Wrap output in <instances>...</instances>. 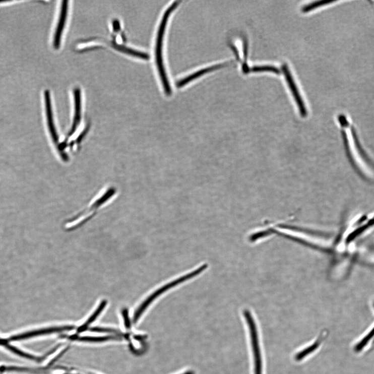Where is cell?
Instances as JSON below:
<instances>
[{"label": "cell", "instance_id": "8992f818", "mask_svg": "<svg viewBox=\"0 0 374 374\" xmlns=\"http://www.w3.org/2000/svg\"><path fill=\"white\" fill-rule=\"evenodd\" d=\"M232 61L230 62H227L224 63L223 64H220L218 65H216L213 66H211L209 68H206L205 69H203L200 71H198L188 77H186L184 78V79L180 80L177 83V86L178 88H180L183 86H184L185 84L186 83H188L191 81H193L195 79L201 76L203 74H207L208 73L211 72L213 71L218 70L220 69V68L224 67L225 66H226L227 65H229V64H231Z\"/></svg>", "mask_w": 374, "mask_h": 374}, {"label": "cell", "instance_id": "277c9868", "mask_svg": "<svg viewBox=\"0 0 374 374\" xmlns=\"http://www.w3.org/2000/svg\"><path fill=\"white\" fill-rule=\"evenodd\" d=\"M285 79L287 82L288 86L290 88L293 97L296 102L300 114L305 117L307 114V110L305 107L304 102L301 97L299 91L296 86L294 79L292 76L290 70L287 65L284 64L282 67Z\"/></svg>", "mask_w": 374, "mask_h": 374}, {"label": "cell", "instance_id": "ba28073f", "mask_svg": "<svg viewBox=\"0 0 374 374\" xmlns=\"http://www.w3.org/2000/svg\"><path fill=\"white\" fill-rule=\"evenodd\" d=\"M112 45L115 49L123 53L145 60L149 58V56L147 54L134 50L126 46L118 44L115 42L112 43Z\"/></svg>", "mask_w": 374, "mask_h": 374}, {"label": "cell", "instance_id": "7a4b0ae2", "mask_svg": "<svg viewBox=\"0 0 374 374\" xmlns=\"http://www.w3.org/2000/svg\"><path fill=\"white\" fill-rule=\"evenodd\" d=\"M208 268L207 264L203 265L197 269L192 272V273L186 274L185 276H182L177 279L169 282L167 284L161 287L158 290L156 291L154 293L151 294L140 306L139 308L136 310L133 318V321L136 324L139 319L141 318L142 315L143 314L144 311L148 307V306L154 301L157 298L160 296L161 294H163L169 289H171L175 286L182 283V282L187 280H190L192 278L199 275L203 271H205Z\"/></svg>", "mask_w": 374, "mask_h": 374}, {"label": "cell", "instance_id": "4fadbf2b", "mask_svg": "<svg viewBox=\"0 0 374 374\" xmlns=\"http://www.w3.org/2000/svg\"><path fill=\"white\" fill-rule=\"evenodd\" d=\"M334 2H335L333 1V0H321V1L315 2L303 7L302 9V11L304 13L308 12L319 7L330 4Z\"/></svg>", "mask_w": 374, "mask_h": 374}, {"label": "cell", "instance_id": "5b68a950", "mask_svg": "<svg viewBox=\"0 0 374 374\" xmlns=\"http://www.w3.org/2000/svg\"><path fill=\"white\" fill-rule=\"evenodd\" d=\"M69 6V1L65 0V1L62 2L59 21L53 40V46L55 49H58L60 45L62 33L66 22Z\"/></svg>", "mask_w": 374, "mask_h": 374}, {"label": "cell", "instance_id": "e0dca14e", "mask_svg": "<svg viewBox=\"0 0 374 374\" xmlns=\"http://www.w3.org/2000/svg\"><path fill=\"white\" fill-rule=\"evenodd\" d=\"M113 28L114 31L117 32L120 29V22L118 20H114L113 22Z\"/></svg>", "mask_w": 374, "mask_h": 374}, {"label": "cell", "instance_id": "ac0fdd59", "mask_svg": "<svg viewBox=\"0 0 374 374\" xmlns=\"http://www.w3.org/2000/svg\"><path fill=\"white\" fill-rule=\"evenodd\" d=\"M183 374H195V373L193 371H189L185 372Z\"/></svg>", "mask_w": 374, "mask_h": 374}, {"label": "cell", "instance_id": "5bb4252c", "mask_svg": "<svg viewBox=\"0 0 374 374\" xmlns=\"http://www.w3.org/2000/svg\"><path fill=\"white\" fill-rule=\"evenodd\" d=\"M115 337H78L77 338H75L74 339H76L78 340L79 341H82V342H105L108 341V340L115 339Z\"/></svg>", "mask_w": 374, "mask_h": 374}, {"label": "cell", "instance_id": "7c38bea8", "mask_svg": "<svg viewBox=\"0 0 374 374\" xmlns=\"http://www.w3.org/2000/svg\"><path fill=\"white\" fill-rule=\"evenodd\" d=\"M262 73V72H271L279 74L280 71L278 68L273 66H253L250 68V73Z\"/></svg>", "mask_w": 374, "mask_h": 374}, {"label": "cell", "instance_id": "52a82bcc", "mask_svg": "<svg viewBox=\"0 0 374 374\" xmlns=\"http://www.w3.org/2000/svg\"><path fill=\"white\" fill-rule=\"evenodd\" d=\"M326 336V332H323L312 345L298 352L294 356L295 360L296 361H300L316 351L321 345Z\"/></svg>", "mask_w": 374, "mask_h": 374}, {"label": "cell", "instance_id": "8fae6325", "mask_svg": "<svg viewBox=\"0 0 374 374\" xmlns=\"http://www.w3.org/2000/svg\"><path fill=\"white\" fill-rule=\"evenodd\" d=\"M74 96L75 106L74 122L77 124L80 120L81 113V91L80 88L74 90Z\"/></svg>", "mask_w": 374, "mask_h": 374}, {"label": "cell", "instance_id": "6da1fadb", "mask_svg": "<svg viewBox=\"0 0 374 374\" xmlns=\"http://www.w3.org/2000/svg\"><path fill=\"white\" fill-rule=\"evenodd\" d=\"M180 2H175L173 4L170 6L168 9L165 11L163 19L162 20L160 24L159 31L158 33V36L157 39L156 48V62L158 66V69L159 70V74L163 83V86L165 93L167 95L171 94V89L170 87L169 82L168 81L164 69V66L163 65V57H162V44L163 37L164 35V31L166 27V25L167 22V20L169 18V16L172 12L177 7L178 3Z\"/></svg>", "mask_w": 374, "mask_h": 374}, {"label": "cell", "instance_id": "3957f363", "mask_svg": "<svg viewBox=\"0 0 374 374\" xmlns=\"http://www.w3.org/2000/svg\"><path fill=\"white\" fill-rule=\"evenodd\" d=\"M243 315L246 319L251 336L254 374H263V362L256 322L249 310H244Z\"/></svg>", "mask_w": 374, "mask_h": 374}, {"label": "cell", "instance_id": "9c48e42d", "mask_svg": "<svg viewBox=\"0 0 374 374\" xmlns=\"http://www.w3.org/2000/svg\"><path fill=\"white\" fill-rule=\"evenodd\" d=\"M44 96L48 123L50 126V128L51 129H53L54 125L52 103H51L50 93L49 91L48 90L45 91Z\"/></svg>", "mask_w": 374, "mask_h": 374}, {"label": "cell", "instance_id": "2e32d148", "mask_svg": "<svg viewBox=\"0 0 374 374\" xmlns=\"http://www.w3.org/2000/svg\"><path fill=\"white\" fill-rule=\"evenodd\" d=\"M91 331L97 332H115V331L108 329L94 328L91 330Z\"/></svg>", "mask_w": 374, "mask_h": 374}, {"label": "cell", "instance_id": "9a60e30c", "mask_svg": "<svg viewBox=\"0 0 374 374\" xmlns=\"http://www.w3.org/2000/svg\"><path fill=\"white\" fill-rule=\"evenodd\" d=\"M122 316L124 321L125 326L127 328L130 329L131 327L130 320L129 316V311L127 309H124L122 310Z\"/></svg>", "mask_w": 374, "mask_h": 374}, {"label": "cell", "instance_id": "30bf717a", "mask_svg": "<svg viewBox=\"0 0 374 374\" xmlns=\"http://www.w3.org/2000/svg\"><path fill=\"white\" fill-rule=\"evenodd\" d=\"M107 301L106 300H103L99 305L96 310L93 313V314L89 318L88 320L85 323V324L81 326L78 330V332L84 331L87 329L88 327L93 323L95 319L98 317V316L101 313L102 311L105 308L107 305Z\"/></svg>", "mask_w": 374, "mask_h": 374}]
</instances>
